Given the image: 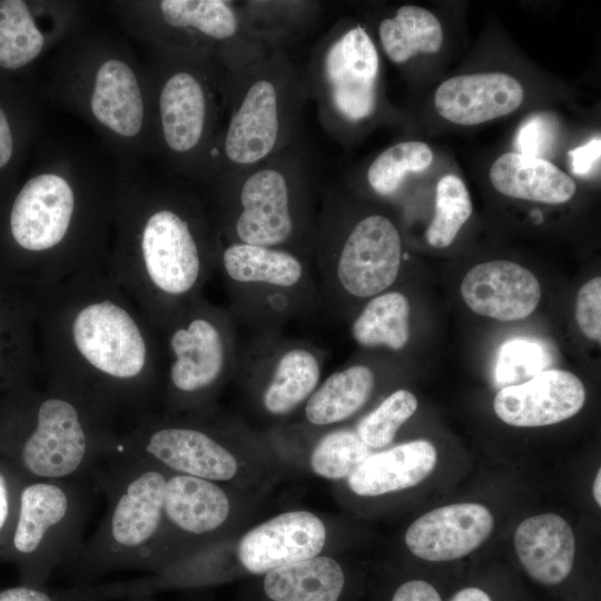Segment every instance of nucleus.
Masks as SVG:
<instances>
[{
	"label": "nucleus",
	"instance_id": "obj_1",
	"mask_svg": "<svg viewBox=\"0 0 601 601\" xmlns=\"http://www.w3.org/2000/svg\"><path fill=\"white\" fill-rule=\"evenodd\" d=\"M39 294L41 374L118 424L147 415L162 384V339L107 265Z\"/></svg>",
	"mask_w": 601,
	"mask_h": 601
},
{
	"label": "nucleus",
	"instance_id": "obj_2",
	"mask_svg": "<svg viewBox=\"0 0 601 601\" xmlns=\"http://www.w3.org/2000/svg\"><path fill=\"white\" fill-rule=\"evenodd\" d=\"M131 236L107 267L161 334L216 270L217 230L196 198L169 196L145 208Z\"/></svg>",
	"mask_w": 601,
	"mask_h": 601
},
{
	"label": "nucleus",
	"instance_id": "obj_3",
	"mask_svg": "<svg viewBox=\"0 0 601 601\" xmlns=\"http://www.w3.org/2000/svg\"><path fill=\"white\" fill-rule=\"evenodd\" d=\"M121 434L107 412L42 374L0 395V457L24 480L95 482Z\"/></svg>",
	"mask_w": 601,
	"mask_h": 601
},
{
	"label": "nucleus",
	"instance_id": "obj_4",
	"mask_svg": "<svg viewBox=\"0 0 601 601\" xmlns=\"http://www.w3.org/2000/svg\"><path fill=\"white\" fill-rule=\"evenodd\" d=\"M300 139L218 184L219 242L278 248L313 262L316 221L309 157Z\"/></svg>",
	"mask_w": 601,
	"mask_h": 601
},
{
	"label": "nucleus",
	"instance_id": "obj_5",
	"mask_svg": "<svg viewBox=\"0 0 601 601\" xmlns=\"http://www.w3.org/2000/svg\"><path fill=\"white\" fill-rule=\"evenodd\" d=\"M168 472L117 451L95 474L107 511L67 566L80 583L124 570L166 566L164 513Z\"/></svg>",
	"mask_w": 601,
	"mask_h": 601
},
{
	"label": "nucleus",
	"instance_id": "obj_6",
	"mask_svg": "<svg viewBox=\"0 0 601 601\" xmlns=\"http://www.w3.org/2000/svg\"><path fill=\"white\" fill-rule=\"evenodd\" d=\"M305 75L280 49L230 71L224 125L210 152L218 184L299 140Z\"/></svg>",
	"mask_w": 601,
	"mask_h": 601
},
{
	"label": "nucleus",
	"instance_id": "obj_7",
	"mask_svg": "<svg viewBox=\"0 0 601 601\" xmlns=\"http://www.w3.org/2000/svg\"><path fill=\"white\" fill-rule=\"evenodd\" d=\"M216 270L230 314L254 335L280 333L287 322L321 308L313 262L292 252L218 240Z\"/></svg>",
	"mask_w": 601,
	"mask_h": 601
},
{
	"label": "nucleus",
	"instance_id": "obj_8",
	"mask_svg": "<svg viewBox=\"0 0 601 601\" xmlns=\"http://www.w3.org/2000/svg\"><path fill=\"white\" fill-rule=\"evenodd\" d=\"M92 481L23 480L2 562L14 565L19 583L45 585L82 545Z\"/></svg>",
	"mask_w": 601,
	"mask_h": 601
},
{
	"label": "nucleus",
	"instance_id": "obj_9",
	"mask_svg": "<svg viewBox=\"0 0 601 601\" xmlns=\"http://www.w3.org/2000/svg\"><path fill=\"white\" fill-rule=\"evenodd\" d=\"M77 196L69 181L57 174L30 178L13 199L9 233L18 257L2 276L36 290L76 276L78 268L68 250L76 224Z\"/></svg>",
	"mask_w": 601,
	"mask_h": 601
},
{
	"label": "nucleus",
	"instance_id": "obj_10",
	"mask_svg": "<svg viewBox=\"0 0 601 601\" xmlns=\"http://www.w3.org/2000/svg\"><path fill=\"white\" fill-rule=\"evenodd\" d=\"M403 258L398 229L384 215L364 216L344 234L317 216L313 264L321 308L327 313L339 295L367 299L387 290Z\"/></svg>",
	"mask_w": 601,
	"mask_h": 601
},
{
	"label": "nucleus",
	"instance_id": "obj_11",
	"mask_svg": "<svg viewBox=\"0 0 601 601\" xmlns=\"http://www.w3.org/2000/svg\"><path fill=\"white\" fill-rule=\"evenodd\" d=\"M229 309L203 295L161 334L162 384L174 410L194 408L236 370L239 342Z\"/></svg>",
	"mask_w": 601,
	"mask_h": 601
},
{
	"label": "nucleus",
	"instance_id": "obj_12",
	"mask_svg": "<svg viewBox=\"0 0 601 601\" xmlns=\"http://www.w3.org/2000/svg\"><path fill=\"white\" fill-rule=\"evenodd\" d=\"M378 73L380 56L364 27L338 28L319 41L305 79L328 132H339L375 114Z\"/></svg>",
	"mask_w": 601,
	"mask_h": 601
},
{
	"label": "nucleus",
	"instance_id": "obj_13",
	"mask_svg": "<svg viewBox=\"0 0 601 601\" xmlns=\"http://www.w3.org/2000/svg\"><path fill=\"white\" fill-rule=\"evenodd\" d=\"M229 72L220 76L180 66L164 79L158 97L159 122L168 151L183 159L210 152L224 120Z\"/></svg>",
	"mask_w": 601,
	"mask_h": 601
},
{
	"label": "nucleus",
	"instance_id": "obj_14",
	"mask_svg": "<svg viewBox=\"0 0 601 601\" xmlns=\"http://www.w3.org/2000/svg\"><path fill=\"white\" fill-rule=\"evenodd\" d=\"M117 451L151 462L169 473L213 482L228 481L237 472L233 453L203 426L154 414L124 432Z\"/></svg>",
	"mask_w": 601,
	"mask_h": 601
},
{
	"label": "nucleus",
	"instance_id": "obj_15",
	"mask_svg": "<svg viewBox=\"0 0 601 601\" xmlns=\"http://www.w3.org/2000/svg\"><path fill=\"white\" fill-rule=\"evenodd\" d=\"M326 352L311 342L277 334L254 335L239 344L237 367L263 378L262 404L285 415L306 402L319 384Z\"/></svg>",
	"mask_w": 601,
	"mask_h": 601
},
{
	"label": "nucleus",
	"instance_id": "obj_16",
	"mask_svg": "<svg viewBox=\"0 0 601 601\" xmlns=\"http://www.w3.org/2000/svg\"><path fill=\"white\" fill-rule=\"evenodd\" d=\"M40 375L38 290L0 275V395Z\"/></svg>",
	"mask_w": 601,
	"mask_h": 601
},
{
	"label": "nucleus",
	"instance_id": "obj_17",
	"mask_svg": "<svg viewBox=\"0 0 601 601\" xmlns=\"http://www.w3.org/2000/svg\"><path fill=\"white\" fill-rule=\"evenodd\" d=\"M325 541V526L315 514L286 512L248 531L238 543L237 556L247 572L265 574L317 556Z\"/></svg>",
	"mask_w": 601,
	"mask_h": 601
},
{
	"label": "nucleus",
	"instance_id": "obj_18",
	"mask_svg": "<svg viewBox=\"0 0 601 601\" xmlns=\"http://www.w3.org/2000/svg\"><path fill=\"white\" fill-rule=\"evenodd\" d=\"M585 402V388L574 374L546 370L518 385L501 388L493 401L504 423L519 427L556 424L575 415Z\"/></svg>",
	"mask_w": 601,
	"mask_h": 601
},
{
	"label": "nucleus",
	"instance_id": "obj_19",
	"mask_svg": "<svg viewBox=\"0 0 601 601\" xmlns=\"http://www.w3.org/2000/svg\"><path fill=\"white\" fill-rule=\"evenodd\" d=\"M492 513L479 503H455L416 519L405 533L412 554L428 562H449L476 550L492 533Z\"/></svg>",
	"mask_w": 601,
	"mask_h": 601
},
{
	"label": "nucleus",
	"instance_id": "obj_20",
	"mask_svg": "<svg viewBox=\"0 0 601 601\" xmlns=\"http://www.w3.org/2000/svg\"><path fill=\"white\" fill-rule=\"evenodd\" d=\"M461 294L476 314L500 321L531 315L541 298V286L528 268L510 262L477 264L462 280Z\"/></svg>",
	"mask_w": 601,
	"mask_h": 601
},
{
	"label": "nucleus",
	"instance_id": "obj_21",
	"mask_svg": "<svg viewBox=\"0 0 601 601\" xmlns=\"http://www.w3.org/2000/svg\"><path fill=\"white\" fill-rule=\"evenodd\" d=\"M523 97V88L515 78L485 72L445 80L435 91L434 104L444 119L474 126L513 112Z\"/></svg>",
	"mask_w": 601,
	"mask_h": 601
},
{
	"label": "nucleus",
	"instance_id": "obj_22",
	"mask_svg": "<svg viewBox=\"0 0 601 601\" xmlns=\"http://www.w3.org/2000/svg\"><path fill=\"white\" fill-rule=\"evenodd\" d=\"M514 546L524 572L536 584L556 588L569 580L575 539L561 515L543 513L526 518L515 530Z\"/></svg>",
	"mask_w": 601,
	"mask_h": 601
},
{
	"label": "nucleus",
	"instance_id": "obj_23",
	"mask_svg": "<svg viewBox=\"0 0 601 601\" xmlns=\"http://www.w3.org/2000/svg\"><path fill=\"white\" fill-rule=\"evenodd\" d=\"M229 511L227 494L213 481L168 472L164 497L166 565L171 538L213 533L226 522Z\"/></svg>",
	"mask_w": 601,
	"mask_h": 601
},
{
	"label": "nucleus",
	"instance_id": "obj_24",
	"mask_svg": "<svg viewBox=\"0 0 601 601\" xmlns=\"http://www.w3.org/2000/svg\"><path fill=\"white\" fill-rule=\"evenodd\" d=\"M437 453L427 440H414L370 454L348 476L349 489L377 496L421 483L434 470Z\"/></svg>",
	"mask_w": 601,
	"mask_h": 601
},
{
	"label": "nucleus",
	"instance_id": "obj_25",
	"mask_svg": "<svg viewBox=\"0 0 601 601\" xmlns=\"http://www.w3.org/2000/svg\"><path fill=\"white\" fill-rule=\"evenodd\" d=\"M259 585L260 601H344L347 577L333 558L317 555L265 574Z\"/></svg>",
	"mask_w": 601,
	"mask_h": 601
},
{
	"label": "nucleus",
	"instance_id": "obj_26",
	"mask_svg": "<svg viewBox=\"0 0 601 601\" xmlns=\"http://www.w3.org/2000/svg\"><path fill=\"white\" fill-rule=\"evenodd\" d=\"M490 179L505 196L552 205L569 201L577 190L574 180L549 160L519 152L497 157Z\"/></svg>",
	"mask_w": 601,
	"mask_h": 601
},
{
	"label": "nucleus",
	"instance_id": "obj_27",
	"mask_svg": "<svg viewBox=\"0 0 601 601\" xmlns=\"http://www.w3.org/2000/svg\"><path fill=\"white\" fill-rule=\"evenodd\" d=\"M90 107L95 118L121 137H134L142 128L145 106L137 77L120 59H108L98 68Z\"/></svg>",
	"mask_w": 601,
	"mask_h": 601
},
{
	"label": "nucleus",
	"instance_id": "obj_28",
	"mask_svg": "<svg viewBox=\"0 0 601 601\" xmlns=\"http://www.w3.org/2000/svg\"><path fill=\"white\" fill-rule=\"evenodd\" d=\"M375 387V374L365 364H353L332 373L318 384L305 404V416L314 425L342 422L361 410Z\"/></svg>",
	"mask_w": 601,
	"mask_h": 601
},
{
	"label": "nucleus",
	"instance_id": "obj_29",
	"mask_svg": "<svg viewBox=\"0 0 601 601\" xmlns=\"http://www.w3.org/2000/svg\"><path fill=\"white\" fill-rule=\"evenodd\" d=\"M378 37L387 58L402 65L417 53L437 52L443 42V30L431 11L404 4L394 17L380 22Z\"/></svg>",
	"mask_w": 601,
	"mask_h": 601
},
{
	"label": "nucleus",
	"instance_id": "obj_30",
	"mask_svg": "<svg viewBox=\"0 0 601 601\" xmlns=\"http://www.w3.org/2000/svg\"><path fill=\"white\" fill-rule=\"evenodd\" d=\"M411 306L401 292H383L367 300L352 323V336L364 347L402 349L410 338Z\"/></svg>",
	"mask_w": 601,
	"mask_h": 601
},
{
	"label": "nucleus",
	"instance_id": "obj_31",
	"mask_svg": "<svg viewBox=\"0 0 601 601\" xmlns=\"http://www.w3.org/2000/svg\"><path fill=\"white\" fill-rule=\"evenodd\" d=\"M43 36L22 0L0 1V67L18 69L42 50Z\"/></svg>",
	"mask_w": 601,
	"mask_h": 601
},
{
	"label": "nucleus",
	"instance_id": "obj_32",
	"mask_svg": "<svg viewBox=\"0 0 601 601\" xmlns=\"http://www.w3.org/2000/svg\"><path fill=\"white\" fill-rule=\"evenodd\" d=\"M433 160L431 148L422 141H401L383 150L370 165L366 178L380 196L396 193L404 178L425 170Z\"/></svg>",
	"mask_w": 601,
	"mask_h": 601
},
{
	"label": "nucleus",
	"instance_id": "obj_33",
	"mask_svg": "<svg viewBox=\"0 0 601 601\" xmlns=\"http://www.w3.org/2000/svg\"><path fill=\"white\" fill-rule=\"evenodd\" d=\"M472 201L463 180L453 174L443 176L436 186L435 210L426 230L432 247H447L472 214Z\"/></svg>",
	"mask_w": 601,
	"mask_h": 601
},
{
	"label": "nucleus",
	"instance_id": "obj_34",
	"mask_svg": "<svg viewBox=\"0 0 601 601\" xmlns=\"http://www.w3.org/2000/svg\"><path fill=\"white\" fill-rule=\"evenodd\" d=\"M355 431L335 430L319 439L311 455L313 471L326 479L347 477L368 455Z\"/></svg>",
	"mask_w": 601,
	"mask_h": 601
},
{
	"label": "nucleus",
	"instance_id": "obj_35",
	"mask_svg": "<svg viewBox=\"0 0 601 601\" xmlns=\"http://www.w3.org/2000/svg\"><path fill=\"white\" fill-rule=\"evenodd\" d=\"M417 405L413 393L397 390L366 414L355 432L368 447H384L393 442L398 428L415 413Z\"/></svg>",
	"mask_w": 601,
	"mask_h": 601
},
{
	"label": "nucleus",
	"instance_id": "obj_36",
	"mask_svg": "<svg viewBox=\"0 0 601 601\" xmlns=\"http://www.w3.org/2000/svg\"><path fill=\"white\" fill-rule=\"evenodd\" d=\"M550 364L544 346L526 338L504 342L497 353L495 383L503 388L534 377Z\"/></svg>",
	"mask_w": 601,
	"mask_h": 601
},
{
	"label": "nucleus",
	"instance_id": "obj_37",
	"mask_svg": "<svg viewBox=\"0 0 601 601\" xmlns=\"http://www.w3.org/2000/svg\"><path fill=\"white\" fill-rule=\"evenodd\" d=\"M559 135V122L549 112L535 114L519 127L515 148L519 154L542 158L552 152Z\"/></svg>",
	"mask_w": 601,
	"mask_h": 601
},
{
	"label": "nucleus",
	"instance_id": "obj_38",
	"mask_svg": "<svg viewBox=\"0 0 601 601\" xmlns=\"http://www.w3.org/2000/svg\"><path fill=\"white\" fill-rule=\"evenodd\" d=\"M23 480L11 464L0 457V561L10 539Z\"/></svg>",
	"mask_w": 601,
	"mask_h": 601
},
{
	"label": "nucleus",
	"instance_id": "obj_39",
	"mask_svg": "<svg viewBox=\"0 0 601 601\" xmlns=\"http://www.w3.org/2000/svg\"><path fill=\"white\" fill-rule=\"evenodd\" d=\"M575 319L581 332L591 341L601 339V278L587 282L578 292Z\"/></svg>",
	"mask_w": 601,
	"mask_h": 601
},
{
	"label": "nucleus",
	"instance_id": "obj_40",
	"mask_svg": "<svg viewBox=\"0 0 601 601\" xmlns=\"http://www.w3.org/2000/svg\"><path fill=\"white\" fill-rule=\"evenodd\" d=\"M0 601H76L70 590L57 591L46 585H17L0 589Z\"/></svg>",
	"mask_w": 601,
	"mask_h": 601
},
{
	"label": "nucleus",
	"instance_id": "obj_41",
	"mask_svg": "<svg viewBox=\"0 0 601 601\" xmlns=\"http://www.w3.org/2000/svg\"><path fill=\"white\" fill-rule=\"evenodd\" d=\"M387 601H445L435 584L422 579L411 578L397 583Z\"/></svg>",
	"mask_w": 601,
	"mask_h": 601
},
{
	"label": "nucleus",
	"instance_id": "obj_42",
	"mask_svg": "<svg viewBox=\"0 0 601 601\" xmlns=\"http://www.w3.org/2000/svg\"><path fill=\"white\" fill-rule=\"evenodd\" d=\"M571 170L577 176H588L599 165L601 157L600 136L569 151Z\"/></svg>",
	"mask_w": 601,
	"mask_h": 601
},
{
	"label": "nucleus",
	"instance_id": "obj_43",
	"mask_svg": "<svg viewBox=\"0 0 601 601\" xmlns=\"http://www.w3.org/2000/svg\"><path fill=\"white\" fill-rule=\"evenodd\" d=\"M446 601H496L493 593L479 584H470L454 591Z\"/></svg>",
	"mask_w": 601,
	"mask_h": 601
},
{
	"label": "nucleus",
	"instance_id": "obj_44",
	"mask_svg": "<svg viewBox=\"0 0 601 601\" xmlns=\"http://www.w3.org/2000/svg\"><path fill=\"white\" fill-rule=\"evenodd\" d=\"M13 139L6 114L0 109V169L12 157Z\"/></svg>",
	"mask_w": 601,
	"mask_h": 601
},
{
	"label": "nucleus",
	"instance_id": "obj_45",
	"mask_svg": "<svg viewBox=\"0 0 601 601\" xmlns=\"http://www.w3.org/2000/svg\"><path fill=\"white\" fill-rule=\"evenodd\" d=\"M600 484H601V471L599 470L594 479L593 489H592L593 497L599 506L601 505Z\"/></svg>",
	"mask_w": 601,
	"mask_h": 601
},
{
	"label": "nucleus",
	"instance_id": "obj_46",
	"mask_svg": "<svg viewBox=\"0 0 601 601\" xmlns=\"http://www.w3.org/2000/svg\"><path fill=\"white\" fill-rule=\"evenodd\" d=\"M129 601H154V600L150 599L148 595H140V597L130 598Z\"/></svg>",
	"mask_w": 601,
	"mask_h": 601
}]
</instances>
